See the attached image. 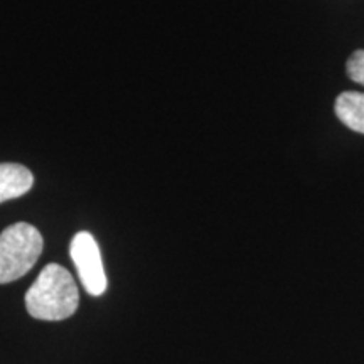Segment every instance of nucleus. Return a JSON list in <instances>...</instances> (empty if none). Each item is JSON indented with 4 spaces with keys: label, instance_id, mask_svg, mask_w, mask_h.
Returning a JSON list of instances; mask_svg holds the SVG:
<instances>
[{
    "label": "nucleus",
    "instance_id": "obj_1",
    "mask_svg": "<svg viewBox=\"0 0 364 364\" xmlns=\"http://www.w3.org/2000/svg\"><path fill=\"white\" fill-rule=\"evenodd\" d=\"M80 306L75 279L65 267L49 263L26 292V309L39 321H65Z\"/></svg>",
    "mask_w": 364,
    "mask_h": 364
},
{
    "label": "nucleus",
    "instance_id": "obj_2",
    "mask_svg": "<svg viewBox=\"0 0 364 364\" xmlns=\"http://www.w3.org/2000/svg\"><path fill=\"white\" fill-rule=\"evenodd\" d=\"M43 252V236L33 225L16 223L0 233V284H11L31 272Z\"/></svg>",
    "mask_w": 364,
    "mask_h": 364
},
{
    "label": "nucleus",
    "instance_id": "obj_3",
    "mask_svg": "<svg viewBox=\"0 0 364 364\" xmlns=\"http://www.w3.org/2000/svg\"><path fill=\"white\" fill-rule=\"evenodd\" d=\"M70 253L86 292L93 295V297L103 295L108 287V282L107 275H105L102 253H100L97 240L88 231H80L71 241Z\"/></svg>",
    "mask_w": 364,
    "mask_h": 364
},
{
    "label": "nucleus",
    "instance_id": "obj_4",
    "mask_svg": "<svg viewBox=\"0 0 364 364\" xmlns=\"http://www.w3.org/2000/svg\"><path fill=\"white\" fill-rule=\"evenodd\" d=\"M34 177L27 167L21 164H0V203L16 199L29 193Z\"/></svg>",
    "mask_w": 364,
    "mask_h": 364
},
{
    "label": "nucleus",
    "instance_id": "obj_6",
    "mask_svg": "<svg viewBox=\"0 0 364 364\" xmlns=\"http://www.w3.org/2000/svg\"><path fill=\"white\" fill-rule=\"evenodd\" d=\"M348 76L354 83L364 85V49H358L348 59Z\"/></svg>",
    "mask_w": 364,
    "mask_h": 364
},
{
    "label": "nucleus",
    "instance_id": "obj_5",
    "mask_svg": "<svg viewBox=\"0 0 364 364\" xmlns=\"http://www.w3.org/2000/svg\"><path fill=\"white\" fill-rule=\"evenodd\" d=\"M336 115L343 124L358 134H364V93L344 91L334 105Z\"/></svg>",
    "mask_w": 364,
    "mask_h": 364
}]
</instances>
